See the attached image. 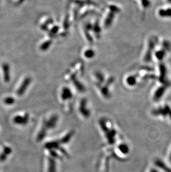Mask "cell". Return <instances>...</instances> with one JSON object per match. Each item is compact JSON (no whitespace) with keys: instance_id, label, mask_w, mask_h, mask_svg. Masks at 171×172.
<instances>
[{"instance_id":"obj_1","label":"cell","mask_w":171,"mask_h":172,"mask_svg":"<svg viewBox=\"0 0 171 172\" xmlns=\"http://www.w3.org/2000/svg\"><path fill=\"white\" fill-rule=\"evenodd\" d=\"M0 76L3 82L6 83L10 81V67L7 62H2L0 64Z\"/></svg>"},{"instance_id":"obj_2","label":"cell","mask_w":171,"mask_h":172,"mask_svg":"<svg viewBox=\"0 0 171 172\" xmlns=\"http://www.w3.org/2000/svg\"><path fill=\"white\" fill-rule=\"evenodd\" d=\"M30 79L28 78H26L25 79L24 82L22 83V85L20 86L19 89H18L17 91V94L18 95H21L22 94H24V91L26 90L27 86L28 85V84L30 82Z\"/></svg>"},{"instance_id":"obj_3","label":"cell","mask_w":171,"mask_h":172,"mask_svg":"<svg viewBox=\"0 0 171 172\" xmlns=\"http://www.w3.org/2000/svg\"><path fill=\"white\" fill-rule=\"evenodd\" d=\"M14 122L17 124H25L26 122V120L21 117H16L14 119Z\"/></svg>"},{"instance_id":"obj_4","label":"cell","mask_w":171,"mask_h":172,"mask_svg":"<svg viewBox=\"0 0 171 172\" xmlns=\"http://www.w3.org/2000/svg\"><path fill=\"white\" fill-rule=\"evenodd\" d=\"M3 102L6 104L11 105L15 102V99L13 98H12V97H7L4 99Z\"/></svg>"},{"instance_id":"obj_5","label":"cell","mask_w":171,"mask_h":172,"mask_svg":"<svg viewBox=\"0 0 171 172\" xmlns=\"http://www.w3.org/2000/svg\"><path fill=\"white\" fill-rule=\"evenodd\" d=\"M64 93L65 94H63V95H62V98H63L64 99H68V98H70L71 96V94L68 90H66L64 91Z\"/></svg>"},{"instance_id":"obj_6","label":"cell","mask_w":171,"mask_h":172,"mask_svg":"<svg viewBox=\"0 0 171 172\" xmlns=\"http://www.w3.org/2000/svg\"><path fill=\"white\" fill-rule=\"evenodd\" d=\"M158 166H160V167H161V168H165V169H164L165 170V171L167 172H171V170H170L169 169H168V168L167 167V166H165V167L164 166V164L162 163L161 162H159L158 163V164H157Z\"/></svg>"},{"instance_id":"obj_7","label":"cell","mask_w":171,"mask_h":172,"mask_svg":"<svg viewBox=\"0 0 171 172\" xmlns=\"http://www.w3.org/2000/svg\"><path fill=\"white\" fill-rule=\"evenodd\" d=\"M11 153V149L8 147H5L4 148V154L8 155Z\"/></svg>"},{"instance_id":"obj_8","label":"cell","mask_w":171,"mask_h":172,"mask_svg":"<svg viewBox=\"0 0 171 172\" xmlns=\"http://www.w3.org/2000/svg\"><path fill=\"white\" fill-rule=\"evenodd\" d=\"M120 149H121L122 152H124L125 153L128 152V148L126 146H124V145L121 146V147H120Z\"/></svg>"},{"instance_id":"obj_9","label":"cell","mask_w":171,"mask_h":172,"mask_svg":"<svg viewBox=\"0 0 171 172\" xmlns=\"http://www.w3.org/2000/svg\"><path fill=\"white\" fill-rule=\"evenodd\" d=\"M7 157V155L5 154H2L0 155V161H4L6 159Z\"/></svg>"},{"instance_id":"obj_10","label":"cell","mask_w":171,"mask_h":172,"mask_svg":"<svg viewBox=\"0 0 171 172\" xmlns=\"http://www.w3.org/2000/svg\"></svg>"}]
</instances>
